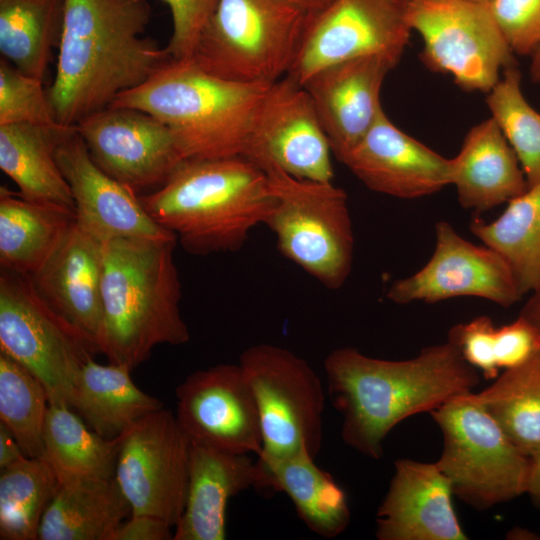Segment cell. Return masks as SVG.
Returning <instances> with one entry per match:
<instances>
[{
    "label": "cell",
    "instance_id": "obj_1",
    "mask_svg": "<svg viewBox=\"0 0 540 540\" xmlns=\"http://www.w3.org/2000/svg\"><path fill=\"white\" fill-rule=\"evenodd\" d=\"M324 370L331 404L342 416V440L372 459L382 457L386 436L401 421L473 392L480 382L478 370L448 340L406 360L338 348Z\"/></svg>",
    "mask_w": 540,
    "mask_h": 540
},
{
    "label": "cell",
    "instance_id": "obj_2",
    "mask_svg": "<svg viewBox=\"0 0 540 540\" xmlns=\"http://www.w3.org/2000/svg\"><path fill=\"white\" fill-rule=\"evenodd\" d=\"M148 0H65L54 79L47 90L56 121L75 126L146 82L167 60L145 36Z\"/></svg>",
    "mask_w": 540,
    "mask_h": 540
},
{
    "label": "cell",
    "instance_id": "obj_3",
    "mask_svg": "<svg viewBox=\"0 0 540 540\" xmlns=\"http://www.w3.org/2000/svg\"><path fill=\"white\" fill-rule=\"evenodd\" d=\"M149 216L192 255L235 252L274 206L267 173L245 156L184 160L159 189L140 195Z\"/></svg>",
    "mask_w": 540,
    "mask_h": 540
},
{
    "label": "cell",
    "instance_id": "obj_4",
    "mask_svg": "<svg viewBox=\"0 0 540 540\" xmlns=\"http://www.w3.org/2000/svg\"><path fill=\"white\" fill-rule=\"evenodd\" d=\"M176 241L121 237L104 242L99 348L109 363L133 370L157 345L190 340L180 312Z\"/></svg>",
    "mask_w": 540,
    "mask_h": 540
},
{
    "label": "cell",
    "instance_id": "obj_5",
    "mask_svg": "<svg viewBox=\"0 0 540 540\" xmlns=\"http://www.w3.org/2000/svg\"><path fill=\"white\" fill-rule=\"evenodd\" d=\"M271 84L219 78L190 59L170 58L110 106L141 110L159 119L173 133L183 160L246 156Z\"/></svg>",
    "mask_w": 540,
    "mask_h": 540
},
{
    "label": "cell",
    "instance_id": "obj_6",
    "mask_svg": "<svg viewBox=\"0 0 540 540\" xmlns=\"http://www.w3.org/2000/svg\"><path fill=\"white\" fill-rule=\"evenodd\" d=\"M308 14L298 0H219L190 60L219 78L274 83L292 66Z\"/></svg>",
    "mask_w": 540,
    "mask_h": 540
},
{
    "label": "cell",
    "instance_id": "obj_7",
    "mask_svg": "<svg viewBox=\"0 0 540 540\" xmlns=\"http://www.w3.org/2000/svg\"><path fill=\"white\" fill-rule=\"evenodd\" d=\"M259 166L276 199L265 225L274 233L279 251L326 288H341L354 254L345 191L332 182L297 179L271 163Z\"/></svg>",
    "mask_w": 540,
    "mask_h": 540
},
{
    "label": "cell",
    "instance_id": "obj_8",
    "mask_svg": "<svg viewBox=\"0 0 540 540\" xmlns=\"http://www.w3.org/2000/svg\"><path fill=\"white\" fill-rule=\"evenodd\" d=\"M443 435L436 462L453 494L483 511L526 494L530 457L475 399L458 395L430 412Z\"/></svg>",
    "mask_w": 540,
    "mask_h": 540
},
{
    "label": "cell",
    "instance_id": "obj_9",
    "mask_svg": "<svg viewBox=\"0 0 540 540\" xmlns=\"http://www.w3.org/2000/svg\"><path fill=\"white\" fill-rule=\"evenodd\" d=\"M0 352L41 382L50 405L72 408L77 377L100 350L45 303L29 275L1 267Z\"/></svg>",
    "mask_w": 540,
    "mask_h": 540
},
{
    "label": "cell",
    "instance_id": "obj_10",
    "mask_svg": "<svg viewBox=\"0 0 540 540\" xmlns=\"http://www.w3.org/2000/svg\"><path fill=\"white\" fill-rule=\"evenodd\" d=\"M239 365L259 413L263 447L258 456L283 457L305 449L316 458L325 394L309 363L284 347L260 343L242 352Z\"/></svg>",
    "mask_w": 540,
    "mask_h": 540
},
{
    "label": "cell",
    "instance_id": "obj_11",
    "mask_svg": "<svg viewBox=\"0 0 540 540\" xmlns=\"http://www.w3.org/2000/svg\"><path fill=\"white\" fill-rule=\"evenodd\" d=\"M412 30L423 40L421 60L448 73L467 92L489 93L501 70L516 64L513 52L483 3L472 0H414Z\"/></svg>",
    "mask_w": 540,
    "mask_h": 540
},
{
    "label": "cell",
    "instance_id": "obj_12",
    "mask_svg": "<svg viewBox=\"0 0 540 540\" xmlns=\"http://www.w3.org/2000/svg\"><path fill=\"white\" fill-rule=\"evenodd\" d=\"M414 0H330L309 12L286 76L303 84L318 70L348 59L384 55L400 60L412 31Z\"/></svg>",
    "mask_w": 540,
    "mask_h": 540
},
{
    "label": "cell",
    "instance_id": "obj_13",
    "mask_svg": "<svg viewBox=\"0 0 540 540\" xmlns=\"http://www.w3.org/2000/svg\"><path fill=\"white\" fill-rule=\"evenodd\" d=\"M120 437L114 477L131 515H149L175 527L186 503L191 446L176 416L162 408Z\"/></svg>",
    "mask_w": 540,
    "mask_h": 540
},
{
    "label": "cell",
    "instance_id": "obj_14",
    "mask_svg": "<svg viewBox=\"0 0 540 540\" xmlns=\"http://www.w3.org/2000/svg\"><path fill=\"white\" fill-rule=\"evenodd\" d=\"M75 128L94 163L138 195L159 189L184 161L168 126L141 110L109 106Z\"/></svg>",
    "mask_w": 540,
    "mask_h": 540
},
{
    "label": "cell",
    "instance_id": "obj_15",
    "mask_svg": "<svg viewBox=\"0 0 540 540\" xmlns=\"http://www.w3.org/2000/svg\"><path fill=\"white\" fill-rule=\"evenodd\" d=\"M435 237L432 257L413 275L391 284L390 301L436 303L470 296L510 307L522 298L510 268L494 250L469 242L447 221L436 223Z\"/></svg>",
    "mask_w": 540,
    "mask_h": 540
},
{
    "label": "cell",
    "instance_id": "obj_16",
    "mask_svg": "<svg viewBox=\"0 0 540 540\" xmlns=\"http://www.w3.org/2000/svg\"><path fill=\"white\" fill-rule=\"evenodd\" d=\"M176 396V418L191 442L238 454L262 452L256 401L239 363L195 371Z\"/></svg>",
    "mask_w": 540,
    "mask_h": 540
},
{
    "label": "cell",
    "instance_id": "obj_17",
    "mask_svg": "<svg viewBox=\"0 0 540 540\" xmlns=\"http://www.w3.org/2000/svg\"><path fill=\"white\" fill-rule=\"evenodd\" d=\"M331 145L305 88L290 78L272 83L262 102L248 157L297 179L332 182Z\"/></svg>",
    "mask_w": 540,
    "mask_h": 540
},
{
    "label": "cell",
    "instance_id": "obj_18",
    "mask_svg": "<svg viewBox=\"0 0 540 540\" xmlns=\"http://www.w3.org/2000/svg\"><path fill=\"white\" fill-rule=\"evenodd\" d=\"M56 159L73 196L76 224L85 232L102 242L176 238L149 216L140 195L94 163L75 126L59 142Z\"/></svg>",
    "mask_w": 540,
    "mask_h": 540
},
{
    "label": "cell",
    "instance_id": "obj_19",
    "mask_svg": "<svg viewBox=\"0 0 540 540\" xmlns=\"http://www.w3.org/2000/svg\"><path fill=\"white\" fill-rule=\"evenodd\" d=\"M399 61L367 55L328 65L302 86L307 91L340 162L360 143L383 111V81Z\"/></svg>",
    "mask_w": 540,
    "mask_h": 540
},
{
    "label": "cell",
    "instance_id": "obj_20",
    "mask_svg": "<svg viewBox=\"0 0 540 540\" xmlns=\"http://www.w3.org/2000/svg\"><path fill=\"white\" fill-rule=\"evenodd\" d=\"M370 190L413 199L451 184V160L397 128L384 110L342 162Z\"/></svg>",
    "mask_w": 540,
    "mask_h": 540
},
{
    "label": "cell",
    "instance_id": "obj_21",
    "mask_svg": "<svg viewBox=\"0 0 540 540\" xmlns=\"http://www.w3.org/2000/svg\"><path fill=\"white\" fill-rule=\"evenodd\" d=\"M452 487L436 462L399 459L376 514L379 540H466Z\"/></svg>",
    "mask_w": 540,
    "mask_h": 540
},
{
    "label": "cell",
    "instance_id": "obj_22",
    "mask_svg": "<svg viewBox=\"0 0 540 540\" xmlns=\"http://www.w3.org/2000/svg\"><path fill=\"white\" fill-rule=\"evenodd\" d=\"M103 252L104 242L75 222L46 262L29 275L45 303L98 347L103 325Z\"/></svg>",
    "mask_w": 540,
    "mask_h": 540
},
{
    "label": "cell",
    "instance_id": "obj_23",
    "mask_svg": "<svg viewBox=\"0 0 540 540\" xmlns=\"http://www.w3.org/2000/svg\"><path fill=\"white\" fill-rule=\"evenodd\" d=\"M248 488L267 489L257 460L191 442L186 503L173 540L225 539L228 501Z\"/></svg>",
    "mask_w": 540,
    "mask_h": 540
},
{
    "label": "cell",
    "instance_id": "obj_24",
    "mask_svg": "<svg viewBox=\"0 0 540 540\" xmlns=\"http://www.w3.org/2000/svg\"><path fill=\"white\" fill-rule=\"evenodd\" d=\"M450 160L451 184L465 209L487 211L528 189L519 160L492 117L468 131L460 152Z\"/></svg>",
    "mask_w": 540,
    "mask_h": 540
},
{
    "label": "cell",
    "instance_id": "obj_25",
    "mask_svg": "<svg viewBox=\"0 0 540 540\" xmlns=\"http://www.w3.org/2000/svg\"><path fill=\"white\" fill-rule=\"evenodd\" d=\"M74 126L28 123L0 125V168L26 199L75 210L56 148Z\"/></svg>",
    "mask_w": 540,
    "mask_h": 540
},
{
    "label": "cell",
    "instance_id": "obj_26",
    "mask_svg": "<svg viewBox=\"0 0 540 540\" xmlns=\"http://www.w3.org/2000/svg\"><path fill=\"white\" fill-rule=\"evenodd\" d=\"M257 462L266 475L267 489L285 493L312 532L334 538L348 527L346 493L307 450L283 457L257 456Z\"/></svg>",
    "mask_w": 540,
    "mask_h": 540
},
{
    "label": "cell",
    "instance_id": "obj_27",
    "mask_svg": "<svg viewBox=\"0 0 540 540\" xmlns=\"http://www.w3.org/2000/svg\"><path fill=\"white\" fill-rule=\"evenodd\" d=\"M76 222L75 210L0 188V266L35 273Z\"/></svg>",
    "mask_w": 540,
    "mask_h": 540
},
{
    "label": "cell",
    "instance_id": "obj_28",
    "mask_svg": "<svg viewBox=\"0 0 540 540\" xmlns=\"http://www.w3.org/2000/svg\"><path fill=\"white\" fill-rule=\"evenodd\" d=\"M131 371L112 363L99 364L92 358L77 377L72 408L104 438L121 436L137 421L163 408L157 398L135 385Z\"/></svg>",
    "mask_w": 540,
    "mask_h": 540
},
{
    "label": "cell",
    "instance_id": "obj_29",
    "mask_svg": "<svg viewBox=\"0 0 540 540\" xmlns=\"http://www.w3.org/2000/svg\"><path fill=\"white\" fill-rule=\"evenodd\" d=\"M130 505L115 477L60 486L46 509L40 540H111Z\"/></svg>",
    "mask_w": 540,
    "mask_h": 540
},
{
    "label": "cell",
    "instance_id": "obj_30",
    "mask_svg": "<svg viewBox=\"0 0 540 540\" xmlns=\"http://www.w3.org/2000/svg\"><path fill=\"white\" fill-rule=\"evenodd\" d=\"M120 442V436L107 439L93 431L72 408L49 404L42 459L60 486L113 478Z\"/></svg>",
    "mask_w": 540,
    "mask_h": 540
},
{
    "label": "cell",
    "instance_id": "obj_31",
    "mask_svg": "<svg viewBox=\"0 0 540 540\" xmlns=\"http://www.w3.org/2000/svg\"><path fill=\"white\" fill-rule=\"evenodd\" d=\"M470 230L503 258L522 296L540 286V184L510 200L492 222L473 219Z\"/></svg>",
    "mask_w": 540,
    "mask_h": 540
},
{
    "label": "cell",
    "instance_id": "obj_32",
    "mask_svg": "<svg viewBox=\"0 0 540 540\" xmlns=\"http://www.w3.org/2000/svg\"><path fill=\"white\" fill-rule=\"evenodd\" d=\"M65 0H0V52L22 73L44 80L59 45Z\"/></svg>",
    "mask_w": 540,
    "mask_h": 540
},
{
    "label": "cell",
    "instance_id": "obj_33",
    "mask_svg": "<svg viewBox=\"0 0 540 540\" xmlns=\"http://www.w3.org/2000/svg\"><path fill=\"white\" fill-rule=\"evenodd\" d=\"M473 394L524 454L540 452V351Z\"/></svg>",
    "mask_w": 540,
    "mask_h": 540
},
{
    "label": "cell",
    "instance_id": "obj_34",
    "mask_svg": "<svg viewBox=\"0 0 540 540\" xmlns=\"http://www.w3.org/2000/svg\"><path fill=\"white\" fill-rule=\"evenodd\" d=\"M60 488L49 464L26 457L1 470L0 539L37 540L43 515Z\"/></svg>",
    "mask_w": 540,
    "mask_h": 540
},
{
    "label": "cell",
    "instance_id": "obj_35",
    "mask_svg": "<svg viewBox=\"0 0 540 540\" xmlns=\"http://www.w3.org/2000/svg\"><path fill=\"white\" fill-rule=\"evenodd\" d=\"M48 408V395L41 382L0 352V423L12 433L26 457H43Z\"/></svg>",
    "mask_w": 540,
    "mask_h": 540
},
{
    "label": "cell",
    "instance_id": "obj_36",
    "mask_svg": "<svg viewBox=\"0 0 540 540\" xmlns=\"http://www.w3.org/2000/svg\"><path fill=\"white\" fill-rule=\"evenodd\" d=\"M486 103L519 160L528 188L540 184V113L522 93L516 64L503 70Z\"/></svg>",
    "mask_w": 540,
    "mask_h": 540
},
{
    "label": "cell",
    "instance_id": "obj_37",
    "mask_svg": "<svg viewBox=\"0 0 540 540\" xmlns=\"http://www.w3.org/2000/svg\"><path fill=\"white\" fill-rule=\"evenodd\" d=\"M43 80L28 76L4 58L0 61V125H60L52 112Z\"/></svg>",
    "mask_w": 540,
    "mask_h": 540
},
{
    "label": "cell",
    "instance_id": "obj_38",
    "mask_svg": "<svg viewBox=\"0 0 540 540\" xmlns=\"http://www.w3.org/2000/svg\"><path fill=\"white\" fill-rule=\"evenodd\" d=\"M514 54L540 48V0H482Z\"/></svg>",
    "mask_w": 540,
    "mask_h": 540
},
{
    "label": "cell",
    "instance_id": "obj_39",
    "mask_svg": "<svg viewBox=\"0 0 540 540\" xmlns=\"http://www.w3.org/2000/svg\"><path fill=\"white\" fill-rule=\"evenodd\" d=\"M172 18V33L165 47L169 58L191 59L200 34L219 0H162Z\"/></svg>",
    "mask_w": 540,
    "mask_h": 540
},
{
    "label": "cell",
    "instance_id": "obj_40",
    "mask_svg": "<svg viewBox=\"0 0 540 540\" xmlns=\"http://www.w3.org/2000/svg\"><path fill=\"white\" fill-rule=\"evenodd\" d=\"M496 331L497 327L489 316H478L469 322L454 325L448 332L447 340L486 379H495L500 370L495 355Z\"/></svg>",
    "mask_w": 540,
    "mask_h": 540
},
{
    "label": "cell",
    "instance_id": "obj_41",
    "mask_svg": "<svg viewBox=\"0 0 540 540\" xmlns=\"http://www.w3.org/2000/svg\"><path fill=\"white\" fill-rule=\"evenodd\" d=\"M540 351V335L524 317L497 327L495 355L499 369L521 365Z\"/></svg>",
    "mask_w": 540,
    "mask_h": 540
},
{
    "label": "cell",
    "instance_id": "obj_42",
    "mask_svg": "<svg viewBox=\"0 0 540 540\" xmlns=\"http://www.w3.org/2000/svg\"><path fill=\"white\" fill-rule=\"evenodd\" d=\"M172 526L149 516L131 515L113 533L111 540H168L173 539Z\"/></svg>",
    "mask_w": 540,
    "mask_h": 540
},
{
    "label": "cell",
    "instance_id": "obj_43",
    "mask_svg": "<svg viewBox=\"0 0 540 540\" xmlns=\"http://www.w3.org/2000/svg\"><path fill=\"white\" fill-rule=\"evenodd\" d=\"M26 458L12 433L0 423V469H5Z\"/></svg>",
    "mask_w": 540,
    "mask_h": 540
},
{
    "label": "cell",
    "instance_id": "obj_44",
    "mask_svg": "<svg viewBox=\"0 0 540 540\" xmlns=\"http://www.w3.org/2000/svg\"><path fill=\"white\" fill-rule=\"evenodd\" d=\"M530 459L526 494L533 504L540 509V452L530 457Z\"/></svg>",
    "mask_w": 540,
    "mask_h": 540
},
{
    "label": "cell",
    "instance_id": "obj_45",
    "mask_svg": "<svg viewBox=\"0 0 540 540\" xmlns=\"http://www.w3.org/2000/svg\"><path fill=\"white\" fill-rule=\"evenodd\" d=\"M519 315L527 319L540 335V286L531 293Z\"/></svg>",
    "mask_w": 540,
    "mask_h": 540
},
{
    "label": "cell",
    "instance_id": "obj_46",
    "mask_svg": "<svg viewBox=\"0 0 540 540\" xmlns=\"http://www.w3.org/2000/svg\"><path fill=\"white\" fill-rule=\"evenodd\" d=\"M530 75L533 82L540 86V48L531 56Z\"/></svg>",
    "mask_w": 540,
    "mask_h": 540
},
{
    "label": "cell",
    "instance_id": "obj_47",
    "mask_svg": "<svg viewBox=\"0 0 540 540\" xmlns=\"http://www.w3.org/2000/svg\"><path fill=\"white\" fill-rule=\"evenodd\" d=\"M309 12L321 9L330 0H298Z\"/></svg>",
    "mask_w": 540,
    "mask_h": 540
},
{
    "label": "cell",
    "instance_id": "obj_48",
    "mask_svg": "<svg viewBox=\"0 0 540 540\" xmlns=\"http://www.w3.org/2000/svg\"><path fill=\"white\" fill-rule=\"evenodd\" d=\"M508 538L510 539H537L538 537H536V535H534L528 530L522 529V533H520V529L515 528L509 532Z\"/></svg>",
    "mask_w": 540,
    "mask_h": 540
},
{
    "label": "cell",
    "instance_id": "obj_49",
    "mask_svg": "<svg viewBox=\"0 0 540 540\" xmlns=\"http://www.w3.org/2000/svg\"><path fill=\"white\" fill-rule=\"evenodd\" d=\"M472 1H478V2H480V1H482V0H472Z\"/></svg>",
    "mask_w": 540,
    "mask_h": 540
}]
</instances>
